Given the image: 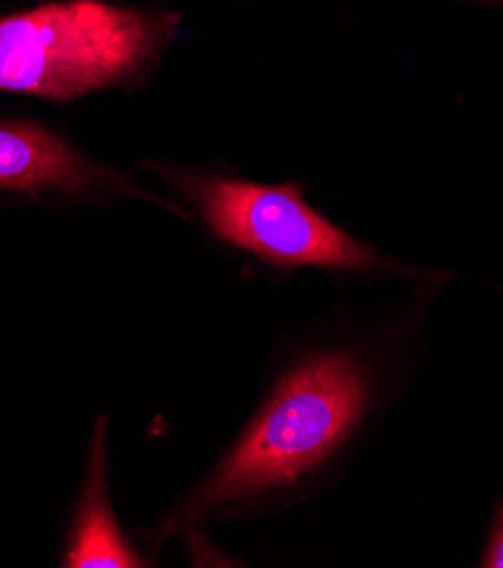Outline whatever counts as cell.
I'll return each mask as SVG.
<instances>
[{"label":"cell","instance_id":"obj_3","mask_svg":"<svg viewBox=\"0 0 503 568\" xmlns=\"http://www.w3.org/2000/svg\"><path fill=\"white\" fill-rule=\"evenodd\" d=\"M180 184L220 241L272 265L368 270L376 263L374 252L313 211L300 186L187 175Z\"/></svg>","mask_w":503,"mask_h":568},{"label":"cell","instance_id":"obj_6","mask_svg":"<svg viewBox=\"0 0 503 568\" xmlns=\"http://www.w3.org/2000/svg\"><path fill=\"white\" fill-rule=\"evenodd\" d=\"M483 566L503 568V509L499 515V521H496V528H494V535H492V541H490V550L483 559Z\"/></svg>","mask_w":503,"mask_h":568},{"label":"cell","instance_id":"obj_1","mask_svg":"<svg viewBox=\"0 0 503 568\" xmlns=\"http://www.w3.org/2000/svg\"><path fill=\"white\" fill-rule=\"evenodd\" d=\"M180 14L69 0L0 19V91L69 102L125 84L180 30Z\"/></svg>","mask_w":503,"mask_h":568},{"label":"cell","instance_id":"obj_7","mask_svg":"<svg viewBox=\"0 0 503 568\" xmlns=\"http://www.w3.org/2000/svg\"><path fill=\"white\" fill-rule=\"evenodd\" d=\"M492 3H503V0H492Z\"/></svg>","mask_w":503,"mask_h":568},{"label":"cell","instance_id":"obj_2","mask_svg":"<svg viewBox=\"0 0 503 568\" xmlns=\"http://www.w3.org/2000/svg\"><path fill=\"white\" fill-rule=\"evenodd\" d=\"M365 399L368 378L354 356L326 352L304 358L276 385L193 507L202 513L295 485L345 442Z\"/></svg>","mask_w":503,"mask_h":568},{"label":"cell","instance_id":"obj_5","mask_svg":"<svg viewBox=\"0 0 503 568\" xmlns=\"http://www.w3.org/2000/svg\"><path fill=\"white\" fill-rule=\"evenodd\" d=\"M62 566L69 568H139L143 559L121 532L109 503L107 485V422L98 419L78 515L73 519Z\"/></svg>","mask_w":503,"mask_h":568},{"label":"cell","instance_id":"obj_4","mask_svg":"<svg viewBox=\"0 0 503 568\" xmlns=\"http://www.w3.org/2000/svg\"><path fill=\"white\" fill-rule=\"evenodd\" d=\"M95 186L130 189L123 178L91 163L50 130L0 121V191L39 195L82 193Z\"/></svg>","mask_w":503,"mask_h":568}]
</instances>
